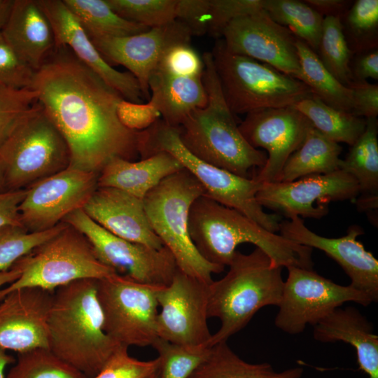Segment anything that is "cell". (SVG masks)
Returning <instances> with one entry per match:
<instances>
[{
    "label": "cell",
    "mask_w": 378,
    "mask_h": 378,
    "mask_svg": "<svg viewBox=\"0 0 378 378\" xmlns=\"http://www.w3.org/2000/svg\"><path fill=\"white\" fill-rule=\"evenodd\" d=\"M30 88L65 139L69 167L99 174L114 158L140 155L144 131L126 128L116 114L122 97L68 48H55L35 71Z\"/></svg>",
    "instance_id": "6da1fadb"
},
{
    "label": "cell",
    "mask_w": 378,
    "mask_h": 378,
    "mask_svg": "<svg viewBox=\"0 0 378 378\" xmlns=\"http://www.w3.org/2000/svg\"><path fill=\"white\" fill-rule=\"evenodd\" d=\"M97 285L85 279L55 289L48 317V348L88 378L121 346L104 330Z\"/></svg>",
    "instance_id": "7a4b0ae2"
},
{
    "label": "cell",
    "mask_w": 378,
    "mask_h": 378,
    "mask_svg": "<svg viewBox=\"0 0 378 378\" xmlns=\"http://www.w3.org/2000/svg\"><path fill=\"white\" fill-rule=\"evenodd\" d=\"M188 229L198 252L215 265L228 266L237 246L250 243L265 253L275 266L313 268L312 248L270 232L241 212L204 195L192 204Z\"/></svg>",
    "instance_id": "3957f363"
},
{
    "label": "cell",
    "mask_w": 378,
    "mask_h": 378,
    "mask_svg": "<svg viewBox=\"0 0 378 378\" xmlns=\"http://www.w3.org/2000/svg\"><path fill=\"white\" fill-rule=\"evenodd\" d=\"M204 106L192 111L178 127L183 145L202 161L244 178L252 168H261L267 154L251 146L229 108L209 52L202 55Z\"/></svg>",
    "instance_id": "277c9868"
},
{
    "label": "cell",
    "mask_w": 378,
    "mask_h": 378,
    "mask_svg": "<svg viewBox=\"0 0 378 378\" xmlns=\"http://www.w3.org/2000/svg\"><path fill=\"white\" fill-rule=\"evenodd\" d=\"M228 266L226 274L208 286L209 318L216 317L220 323L209 346L227 342L260 309L278 306L281 299L283 268L274 265L260 248L248 254L237 251Z\"/></svg>",
    "instance_id": "5b68a950"
},
{
    "label": "cell",
    "mask_w": 378,
    "mask_h": 378,
    "mask_svg": "<svg viewBox=\"0 0 378 378\" xmlns=\"http://www.w3.org/2000/svg\"><path fill=\"white\" fill-rule=\"evenodd\" d=\"M202 195V185L183 169L162 180L143 201L153 230L173 255L178 269L209 284L213 281L212 275L222 272L225 267L206 260L190 236V208Z\"/></svg>",
    "instance_id": "8992f818"
},
{
    "label": "cell",
    "mask_w": 378,
    "mask_h": 378,
    "mask_svg": "<svg viewBox=\"0 0 378 378\" xmlns=\"http://www.w3.org/2000/svg\"><path fill=\"white\" fill-rule=\"evenodd\" d=\"M158 152L173 156L202 185L204 196L241 212L270 232H279V217L265 212L256 200L260 183L202 161L183 145L178 127L162 120L144 130L140 156L142 159Z\"/></svg>",
    "instance_id": "52a82bcc"
},
{
    "label": "cell",
    "mask_w": 378,
    "mask_h": 378,
    "mask_svg": "<svg viewBox=\"0 0 378 378\" xmlns=\"http://www.w3.org/2000/svg\"><path fill=\"white\" fill-rule=\"evenodd\" d=\"M211 55L225 100L234 114L294 106L313 95L298 79L230 52L223 40L216 43Z\"/></svg>",
    "instance_id": "ba28073f"
},
{
    "label": "cell",
    "mask_w": 378,
    "mask_h": 378,
    "mask_svg": "<svg viewBox=\"0 0 378 378\" xmlns=\"http://www.w3.org/2000/svg\"><path fill=\"white\" fill-rule=\"evenodd\" d=\"M0 163L7 190L26 189L69 167L68 145L38 102L0 146Z\"/></svg>",
    "instance_id": "9c48e42d"
},
{
    "label": "cell",
    "mask_w": 378,
    "mask_h": 378,
    "mask_svg": "<svg viewBox=\"0 0 378 378\" xmlns=\"http://www.w3.org/2000/svg\"><path fill=\"white\" fill-rule=\"evenodd\" d=\"M15 264L21 274L0 288V299L15 289L37 287L54 291L75 281L99 280L116 273L97 259L85 237L66 223Z\"/></svg>",
    "instance_id": "30bf717a"
},
{
    "label": "cell",
    "mask_w": 378,
    "mask_h": 378,
    "mask_svg": "<svg viewBox=\"0 0 378 378\" xmlns=\"http://www.w3.org/2000/svg\"><path fill=\"white\" fill-rule=\"evenodd\" d=\"M161 287L117 273L97 280L104 330L118 345L145 347L158 338V294Z\"/></svg>",
    "instance_id": "8fae6325"
},
{
    "label": "cell",
    "mask_w": 378,
    "mask_h": 378,
    "mask_svg": "<svg viewBox=\"0 0 378 378\" xmlns=\"http://www.w3.org/2000/svg\"><path fill=\"white\" fill-rule=\"evenodd\" d=\"M287 270L288 276L274 319L276 327L286 333L299 334L307 325L314 326L346 302L365 307L374 302L368 294L350 284H337L313 269L292 266Z\"/></svg>",
    "instance_id": "7c38bea8"
},
{
    "label": "cell",
    "mask_w": 378,
    "mask_h": 378,
    "mask_svg": "<svg viewBox=\"0 0 378 378\" xmlns=\"http://www.w3.org/2000/svg\"><path fill=\"white\" fill-rule=\"evenodd\" d=\"M62 222L82 233L97 259L117 274L139 282L165 286L178 269L166 247L156 249L114 235L92 220L83 209L73 211Z\"/></svg>",
    "instance_id": "4fadbf2b"
},
{
    "label": "cell",
    "mask_w": 378,
    "mask_h": 378,
    "mask_svg": "<svg viewBox=\"0 0 378 378\" xmlns=\"http://www.w3.org/2000/svg\"><path fill=\"white\" fill-rule=\"evenodd\" d=\"M99 174L67 167L26 188L19 206L22 226L30 232L53 228L83 209L98 187Z\"/></svg>",
    "instance_id": "5bb4252c"
},
{
    "label": "cell",
    "mask_w": 378,
    "mask_h": 378,
    "mask_svg": "<svg viewBox=\"0 0 378 378\" xmlns=\"http://www.w3.org/2000/svg\"><path fill=\"white\" fill-rule=\"evenodd\" d=\"M209 284L177 269L158 294L159 338L181 345L208 346L212 335L207 321Z\"/></svg>",
    "instance_id": "9a60e30c"
},
{
    "label": "cell",
    "mask_w": 378,
    "mask_h": 378,
    "mask_svg": "<svg viewBox=\"0 0 378 378\" xmlns=\"http://www.w3.org/2000/svg\"><path fill=\"white\" fill-rule=\"evenodd\" d=\"M360 190L356 180L337 169L290 182L260 183L256 200L263 208L291 216L321 218L329 211L330 202L356 200Z\"/></svg>",
    "instance_id": "2e32d148"
},
{
    "label": "cell",
    "mask_w": 378,
    "mask_h": 378,
    "mask_svg": "<svg viewBox=\"0 0 378 378\" xmlns=\"http://www.w3.org/2000/svg\"><path fill=\"white\" fill-rule=\"evenodd\" d=\"M312 127L293 106L247 113L239 125L242 135L253 148L267 152L265 164L253 178L260 183L278 182L286 162L300 147Z\"/></svg>",
    "instance_id": "e0dca14e"
},
{
    "label": "cell",
    "mask_w": 378,
    "mask_h": 378,
    "mask_svg": "<svg viewBox=\"0 0 378 378\" xmlns=\"http://www.w3.org/2000/svg\"><path fill=\"white\" fill-rule=\"evenodd\" d=\"M222 36L230 52L269 64L301 81L296 37L275 22L264 9L233 20Z\"/></svg>",
    "instance_id": "ac0fdd59"
},
{
    "label": "cell",
    "mask_w": 378,
    "mask_h": 378,
    "mask_svg": "<svg viewBox=\"0 0 378 378\" xmlns=\"http://www.w3.org/2000/svg\"><path fill=\"white\" fill-rule=\"evenodd\" d=\"M192 35L185 24L176 20L136 34L92 41L110 64H117L127 69L137 80L144 97H149L150 79L165 52L174 45L190 43Z\"/></svg>",
    "instance_id": "d6986e66"
},
{
    "label": "cell",
    "mask_w": 378,
    "mask_h": 378,
    "mask_svg": "<svg viewBox=\"0 0 378 378\" xmlns=\"http://www.w3.org/2000/svg\"><path fill=\"white\" fill-rule=\"evenodd\" d=\"M280 234L296 244L323 251L337 262L349 277L350 285L378 300V260L357 238L363 234L360 227L350 226L346 234L328 238L310 230L300 217L291 216L279 223Z\"/></svg>",
    "instance_id": "ffe728a7"
},
{
    "label": "cell",
    "mask_w": 378,
    "mask_h": 378,
    "mask_svg": "<svg viewBox=\"0 0 378 378\" xmlns=\"http://www.w3.org/2000/svg\"><path fill=\"white\" fill-rule=\"evenodd\" d=\"M36 1L50 22L55 48H68L123 99L134 103L141 102L144 96L137 80L129 71L116 70L104 58L63 0Z\"/></svg>",
    "instance_id": "44dd1931"
},
{
    "label": "cell",
    "mask_w": 378,
    "mask_h": 378,
    "mask_svg": "<svg viewBox=\"0 0 378 378\" xmlns=\"http://www.w3.org/2000/svg\"><path fill=\"white\" fill-rule=\"evenodd\" d=\"M53 292L27 287L0 299V348L17 353L48 348V317Z\"/></svg>",
    "instance_id": "7402d4cb"
},
{
    "label": "cell",
    "mask_w": 378,
    "mask_h": 378,
    "mask_svg": "<svg viewBox=\"0 0 378 378\" xmlns=\"http://www.w3.org/2000/svg\"><path fill=\"white\" fill-rule=\"evenodd\" d=\"M83 209L114 235L156 249L164 246L149 223L141 199L117 188L98 186Z\"/></svg>",
    "instance_id": "603a6c76"
},
{
    "label": "cell",
    "mask_w": 378,
    "mask_h": 378,
    "mask_svg": "<svg viewBox=\"0 0 378 378\" xmlns=\"http://www.w3.org/2000/svg\"><path fill=\"white\" fill-rule=\"evenodd\" d=\"M1 33L18 55L34 71L55 48L52 26L36 0H14Z\"/></svg>",
    "instance_id": "cb8c5ba5"
},
{
    "label": "cell",
    "mask_w": 378,
    "mask_h": 378,
    "mask_svg": "<svg viewBox=\"0 0 378 378\" xmlns=\"http://www.w3.org/2000/svg\"><path fill=\"white\" fill-rule=\"evenodd\" d=\"M313 337L321 342L349 344L356 350L359 369L368 378H378V336L357 309H335L314 326Z\"/></svg>",
    "instance_id": "d4e9b609"
},
{
    "label": "cell",
    "mask_w": 378,
    "mask_h": 378,
    "mask_svg": "<svg viewBox=\"0 0 378 378\" xmlns=\"http://www.w3.org/2000/svg\"><path fill=\"white\" fill-rule=\"evenodd\" d=\"M183 169L166 152H158L139 161L114 158L99 173L98 186L117 188L144 200L162 180Z\"/></svg>",
    "instance_id": "484cf974"
},
{
    "label": "cell",
    "mask_w": 378,
    "mask_h": 378,
    "mask_svg": "<svg viewBox=\"0 0 378 378\" xmlns=\"http://www.w3.org/2000/svg\"><path fill=\"white\" fill-rule=\"evenodd\" d=\"M150 98L157 104L162 120L179 127L194 111L204 106L207 94L202 76L182 77L155 70L149 81Z\"/></svg>",
    "instance_id": "4316f807"
},
{
    "label": "cell",
    "mask_w": 378,
    "mask_h": 378,
    "mask_svg": "<svg viewBox=\"0 0 378 378\" xmlns=\"http://www.w3.org/2000/svg\"><path fill=\"white\" fill-rule=\"evenodd\" d=\"M378 121L377 118L366 119L364 132L351 148L344 159H341L339 169L357 181L360 193L356 199L360 211L371 214L378 206Z\"/></svg>",
    "instance_id": "83f0119b"
},
{
    "label": "cell",
    "mask_w": 378,
    "mask_h": 378,
    "mask_svg": "<svg viewBox=\"0 0 378 378\" xmlns=\"http://www.w3.org/2000/svg\"><path fill=\"white\" fill-rule=\"evenodd\" d=\"M342 146L313 127L309 130L300 147L286 162L278 182H290L316 174L339 169Z\"/></svg>",
    "instance_id": "f1b7e54d"
},
{
    "label": "cell",
    "mask_w": 378,
    "mask_h": 378,
    "mask_svg": "<svg viewBox=\"0 0 378 378\" xmlns=\"http://www.w3.org/2000/svg\"><path fill=\"white\" fill-rule=\"evenodd\" d=\"M302 373V368L278 372L267 363L246 362L223 342L211 346L209 356L190 378H300Z\"/></svg>",
    "instance_id": "f546056e"
},
{
    "label": "cell",
    "mask_w": 378,
    "mask_h": 378,
    "mask_svg": "<svg viewBox=\"0 0 378 378\" xmlns=\"http://www.w3.org/2000/svg\"><path fill=\"white\" fill-rule=\"evenodd\" d=\"M301 72V81L312 94L327 105L352 113L351 90L338 81L323 65L316 52L304 42L296 38Z\"/></svg>",
    "instance_id": "4dcf8cb0"
},
{
    "label": "cell",
    "mask_w": 378,
    "mask_h": 378,
    "mask_svg": "<svg viewBox=\"0 0 378 378\" xmlns=\"http://www.w3.org/2000/svg\"><path fill=\"white\" fill-rule=\"evenodd\" d=\"M293 106L311 122L314 128L338 144L352 146L366 126V119L335 109L314 94Z\"/></svg>",
    "instance_id": "1f68e13d"
},
{
    "label": "cell",
    "mask_w": 378,
    "mask_h": 378,
    "mask_svg": "<svg viewBox=\"0 0 378 378\" xmlns=\"http://www.w3.org/2000/svg\"><path fill=\"white\" fill-rule=\"evenodd\" d=\"M91 39L120 37L148 30L117 14L106 0H63Z\"/></svg>",
    "instance_id": "d6a6232c"
},
{
    "label": "cell",
    "mask_w": 378,
    "mask_h": 378,
    "mask_svg": "<svg viewBox=\"0 0 378 378\" xmlns=\"http://www.w3.org/2000/svg\"><path fill=\"white\" fill-rule=\"evenodd\" d=\"M262 8L275 22L316 52L324 18L321 15L298 0H263Z\"/></svg>",
    "instance_id": "836d02e7"
},
{
    "label": "cell",
    "mask_w": 378,
    "mask_h": 378,
    "mask_svg": "<svg viewBox=\"0 0 378 378\" xmlns=\"http://www.w3.org/2000/svg\"><path fill=\"white\" fill-rule=\"evenodd\" d=\"M340 20L352 55L378 48L377 0L353 1Z\"/></svg>",
    "instance_id": "e575fe53"
},
{
    "label": "cell",
    "mask_w": 378,
    "mask_h": 378,
    "mask_svg": "<svg viewBox=\"0 0 378 378\" xmlns=\"http://www.w3.org/2000/svg\"><path fill=\"white\" fill-rule=\"evenodd\" d=\"M316 54L326 69L338 81L348 87L352 82L349 69L352 53L345 39L340 18H323Z\"/></svg>",
    "instance_id": "d590c367"
},
{
    "label": "cell",
    "mask_w": 378,
    "mask_h": 378,
    "mask_svg": "<svg viewBox=\"0 0 378 378\" xmlns=\"http://www.w3.org/2000/svg\"><path fill=\"white\" fill-rule=\"evenodd\" d=\"M5 378H88L57 356L49 348L38 347L18 353Z\"/></svg>",
    "instance_id": "8d00e7d4"
},
{
    "label": "cell",
    "mask_w": 378,
    "mask_h": 378,
    "mask_svg": "<svg viewBox=\"0 0 378 378\" xmlns=\"http://www.w3.org/2000/svg\"><path fill=\"white\" fill-rule=\"evenodd\" d=\"M159 359L160 378H190L209 355L206 344L188 346L158 338L152 344Z\"/></svg>",
    "instance_id": "74e56055"
},
{
    "label": "cell",
    "mask_w": 378,
    "mask_h": 378,
    "mask_svg": "<svg viewBox=\"0 0 378 378\" xmlns=\"http://www.w3.org/2000/svg\"><path fill=\"white\" fill-rule=\"evenodd\" d=\"M120 16L148 28L177 20L178 0H106Z\"/></svg>",
    "instance_id": "f35d334b"
},
{
    "label": "cell",
    "mask_w": 378,
    "mask_h": 378,
    "mask_svg": "<svg viewBox=\"0 0 378 378\" xmlns=\"http://www.w3.org/2000/svg\"><path fill=\"white\" fill-rule=\"evenodd\" d=\"M62 222L52 229L30 232L21 225L0 227V270H7L22 257L58 233L65 225Z\"/></svg>",
    "instance_id": "ab89813d"
},
{
    "label": "cell",
    "mask_w": 378,
    "mask_h": 378,
    "mask_svg": "<svg viewBox=\"0 0 378 378\" xmlns=\"http://www.w3.org/2000/svg\"><path fill=\"white\" fill-rule=\"evenodd\" d=\"M37 99L38 93L32 88L16 89L0 85V146Z\"/></svg>",
    "instance_id": "60d3db41"
},
{
    "label": "cell",
    "mask_w": 378,
    "mask_h": 378,
    "mask_svg": "<svg viewBox=\"0 0 378 378\" xmlns=\"http://www.w3.org/2000/svg\"><path fill=\"white\" fill-rule=\"evenodd\" d=\"M262 4L263 0H209L207 32L222 36L231 21L263 9Z\"/></svg>",
    "instance_id": "b9f144b4"
},
{
    "label": "cell",
    "mask_w": 378,
    "mask_h": 378,
    "mask_svg": "<svg viewBox=\"0 0 378 378\" xmlns=\"http://www.w3.org/2000/svg\"><path fill=\"white\" fill-rule=\"evenodd\" d=\"M159 368V359L141 360L120 346L104 367L92 378H146Z\"/></svg>",
    "instance_id": "7bdbcfd3"
},
{
    "label": "cell",
    "mask_w": 378,
    "mask_h": 378,
    "mask_svg": "<svg viewBox=\"0 0 378 378\" xmlns=\"http://www.w3.org/2000/svg\"><path fill=\"white\" fill-rule=\"evenodd\" d=\"M156 70L176 76L198 77L203 74L204 62L190 43H178L165 52Z\"/></svg>",
    "instance_id": "ee69618b"
},
{
    "label": "cell",
    "mask_w": 378,
    "mask_h": 378,
    "mask_svg": "<svg viewBox=\"0 0 378 378\" xmlns=\"http://www.w3.org/2000/svg\"><path fill=\"white\" fill-rule=\"evenodd\" d=\"M35 71L18 55L0 31V85L30 88Z\"/></svg>",
    "instance_id": "f6af8a7d"
},
{
    "label": "cell",
    "mask_w": 378,
    "mask_h": 378,
    "mask_svg": "<svg viewBox=\"0 0 378 378\" xmlns=\"http://www.w3.org/2000/svg\"><path fill=\"white\" fill-rule=\"evenodd\" d=\"M116 114L124 127L136 132L150 128L161 117L156 102L151 98L146 104L134 103L122 99L117 104Z\"/></svg>",
    "instance_id": "bcb514c9"
},
{
    "label": "cell",
    "mask_w": 378,
    "mask_h": 378,
    "mask_svg": "<svg viewBox=\"0 0 378 378\" xmlns=\"http://www.w3.org/2000/svg\"><path fill=\"white\" fill-rule=\"evenodd\" d=\"M352 92V113L365 119L378 115V85L365 81H352L348 86Z\"/></svg>",
    "instance_id": "7dc6e473"
},
{
    "label": "cell",
    "mask_w": 378,
    "mask_h": 378,
    "mask_svg": "<svg viewBox=\"0 0 378 378\" xmlns=\"http://www.w3.org/2000/svg\"><path fill=\"white\" fill-rule=\"evenodd\" d=\"M349 69L352 81L378 80V48L352 55Z\"/></svg>",
    "instance_id": "c3c4849f"
},
{
    "label": "cell",
    "mask_w": 378,
    "mask_h": 378,
    "mask_svg": "<svg viewBox=\"0 0 378 378\" xmlns=\"http://www.w3.org/2000/svg\"><path fill=\"white\" fill-rule=\"evenodd\" d=\"M25 193L26 189L0 192V227L6 225L22 226L19 206Z\"/></svg>",
    "instance_id": "681fc988"
},
{
    "label": "cell",
    "mask_w": 378,
    "mask_h": 378,
    "mask_svg": "<svg viewBox=\"0 0 378 378\" xmlns=\"http://www.w3.org/2000/svg\"><path fill=\"white\" fill-rule=\"evenodd\" d=\"M304 1L323 18L337 17L340 20L353 3L352 1L346 0H304Z\"/></svg>",
    "instance_id": "f907efd6"
},
{
    "label": "cell",
    "mask_w": 378,
    "mask_h": 378,
    "mask_svg": "<svg viewBox=\"0 0 378 378\" xmlns=\"http://www.w3.org/2000/svg\"><path fill=\"white\" fill-rule=\"evenodd\" d=\"M21 274L20 268L14 264L7 270H0V288L6 284H10L17 280Z\"/></svg>",
    "instance_id": "816d5d0a"
},
{
    "label": "cell",
    "mask_w": 378,
    "mask_h": 378,
    "mask_svg": "<svg viewBox=\"0 0 378 378\" xmlns=\"http://www.w3.org/2000/svg\"><path fill=\"white\" fill-rule=\"evenodd\" d=\"M14 0H0V31L6 24Z\"/></svg>",
    "instance_id": "f5cc1de1"
},
{
    "label": "cell",
    "mask_w": 378,
    "mask_h": 378,
    "mask_svg": "<svg viewBox=\"0 0 378 378\" xmlns=\"http://www.w3.org/2000/svg\"><path fill=\"white\" fill-rule=\"evenodd\" d=\"M7 351L0 348V378H5L4 370L7 365L15 363L14 358Z\"/></svg>",
    "instance_id": "db71d44e"
},
{
    "label": "cell",
    "mask_w": 378,
    "mask_h": 378,
    "mask_svg": "<svg viewBox=\"0 0 378 378\" xmlns=\"http://www.w3.org/2000/svg\"><path fill=\"white\" fill-rule=\"evenodd\" d=\"M7 191L4 170L0 163V192Z\"/></svg>",
    "instance_id": "11a10c76"
},
{
    "label": "cell",
    "mask_w": 378,
    "mask_h": 378,
    "mask_svg": "<svg viewBox=\"0 0 378 378\" xmlns=\"http://www.w3.org/2000/svg\"><path fill=\"white\" fill-rule=\"evenodd\" d=\"M146 378H160L158 369L155 372H153V374L147 377Z\"/></svg>",
    "instance_id": "9f6ffc18"
}]
</instances>
